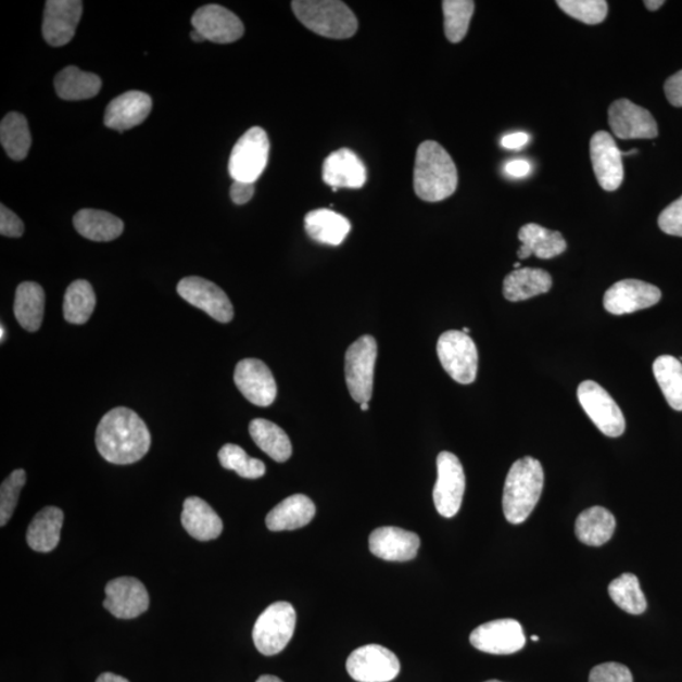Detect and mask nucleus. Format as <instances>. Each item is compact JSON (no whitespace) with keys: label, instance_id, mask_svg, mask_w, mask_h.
<instances>
[{"label":"nucleus","instance_id":"nucleus-1","mask_svg":"<svg viewBox=\"0 0 682 682\" xmlns=\"http://www.w3.org/2000/svg\"><path fill=\"white\" fill-rule=\"evenodd\" d=\"M96 444L106 462L116 465L142 459L151 447V433L135 411L116 407L99 422Z\"/></svg>","mask_w":682,"mask_h":682},{"label":"nucleus","instance_id":"nucleus-2","mask_svg":"<svg viewBox=\"0 0 682 682\" xmlns=\"http://www.w3.org/2000/svg\"><path fill=\"white\" fill-rule=\"evenodd\" d=\"M457 188V169L443 146L426 141L418 146L414 169L416 195L428 203L451 198Z\"/></svg>","mask_w":682,"mask_h":682},{"label":"nucleus","instance_id":"nucleus-3","mask_svg":"<svg viewBox=\"0 0 682 682\" xmlns=\"http://www.w3.org/2000/svg\"><path fill=\"white\" fill-rule=\"evenodd\" d=\"M544 484L545 472L539 460L526 456L512 465L503 490V512L509 523L519 525L530 517Z\"/></svg>","mask_w":682,"mask_h":682},{"label":"nucleus","instance_id":"nucleus-4","mask_svg":"<svg viewBox=\"0 0 682 682\" xmlns=\"http://www.w3.org/2000/svg\"><path fill=\"white\" fill-rule=\"evenodd\" d=\"M291 7L302 25L331 40H346L358 30L355 14L339 0H294Z\"/></svg>","mask_w":682,"mask_h":682},{"label":"nucleus","instance_id":"nucleus-5","mask_svg":"<svg viewBox=\"0 0 682 682\" xmlns=\"http://www.w3.org/2000/svg\"><path fill=\"white\" fill-rule=\"evenodd\" d=\"M296 610L287 602H277L258 617L253 642L262 655L275 656L289 645L296 628Z\"/></svg>","mask_w":682,"mask_h":682},{"label":"nucleus","instance_id":"nucleus-6","mask_svg":"<svg viewBox=\"0 0 682 682\" xmlns=\"http://www.w3.org/2000/svg\"><path fill=\"white\" fill-rule=\"evenodd\" d=\"M378 346L374 337L363 336L348 348L345 379L349 393L355 402H368L374 394L375 366Z\"/></svg>","mask_w":682,"mask_h":682},{"label":"nucleus","instance_id":"nucleus-7","mask_svg":"<svg viewBox=\"0 0 682 682\" xmlns=\"http://www.w3.org/2000/svg\"><path fill=\"white\" fill-rule=\"evenodd\" d=\"M269 139L265 129L253 127L238 139L229 160V174L235 181L255 182L266 169Z\"/></svg>","mask_w":682,"mask_h":682},{"label":"nucleus","instance_id":"nucleus-8","mask_svg":"<svg viewBox=\"0 0 682 682\" xmlns=\"http://www.w3.org/2000/svg\"><path fill=\"white\" fill-rule=\"evenodd\" d=\"M438 355L441 366L455 382L470 384L478 374V351L475 341L459 330H449L439 338Z\"/></svg>","mask_w":682,"mask_h":682},{"label":"nucleus","instance_id":"nucleus-9","mask_svg":"<svg viewBox=\"0 0 682 682\" xmlns=\"http://www.w3.org/2000/svg\"><path fill=\"white\" fill-rule=\"evenodd\" d=\"M578 400L585 414L604 435L619 438L626 430V418L617 402L603 387L584 381L578 387Z\"/></svg>","mask_w":682,"mask_h":682},{"label":"nucleus","instance_id":"nucleus-10","mask_svg":"<svg viewBox=\"0 0 682 682\" xmlns=\"http://www.w3.org/2000/svg\"><path fill=\"white\" fill-rule=\"evenodd\" d=\"M346 671L358 682H390L399 677L401 664L391 649L367 645L356 648L348 657Z\"/></svg>","mask_w":682,"mask_h":682},{"label":"nucleus","instance_id":"nucleus-11","mask_svg":"<svg viewBox=\"0 0 682 682\" xmlns=\"http://www.w3.org/2000/svg\"><path fill=\"white\" fill-rule=\"evenodd\" d=\"M438 480L433 488V503L439 514L445 518L457 515L465 492L464 468L457 456L441 452L438 456Z\"/></svg>","mask_w":682,"mask_h":682},{"label":"nucleus","instance_id":"nucleus-12","mask_svg":"<svg viewBox=\"0 0 682 682\" xmlns=\"http://www.w3.org/2000/svg\"><path fill=\"white\" fill-rule=\"evenodd\" d=\"M177 293L190 305L203 310L214 320L227 324L235 317L227 293L219 286L201 277H186L177 285Z\"/></svg>","mask_w":682,"mask_h":682},{"label":"nucleus","instance_id":"nucleus-13","mask_svg":"<svg viewBox=\"0 0 682 682\" xmlns=\"http://www.w3.org/2000/svg\"><path fill=\"white\" fill-rule=\"evenodd\" d=\"M470 643L485 654L512 655L526 646V637L516 619H497L476 628L470 634Z\"/></svg>","mask_w":682,"mask_h":682},{"label":"nucleus","instance_id":"nucleus-14","mask_svg":"<svg viewBox=\"0 0 682 682\" xmlns=\"http://www.w3.org/2000/svg\"><path fill=\"white\" fill-rule=\"evenodd\" d=\"M193 29L214 43H231L244 35L243 22L238 15L218 4L199 8L191 18Z\"/></svg>","mask_w":682,"mask_h":682},{"label":"nucleus","instance_id":"nucleus-15","mask_svg":"<svg viewBox=\"0 0 682 682\" xmlns=\"http://www.w3.org/2000/svg\"><path fill=\"white\" fill-rule=\"evenodd\" d=\"M623 152L608 131L599 130L592 137L591 159L596 180L603 190L616 191L624 178Z\"/></svg>","mask_w":682,"mask_h":682},{"label":"nucleus","instance_id":"nucleus-16","mask_svg":"<svg viewBox=\"0 0 682 682\" xmlns=\"http://www.w3.org/2000/svg\"><path fill=\"white\" fill-rule=\"evenodd\" d=\"M105 594L103 606L115 618L134 619L149 610V592L136 578L123 577L110 581Z\"/></svg>","mask_w":682,"mask_h":682},{"label":"nucleus","instance_id":"nucleus-17","mask_svg":"<svg viewBox=\"0 0 682 682\" xmlns=\"http://www.w3.org/2000/svg\"><path fill=\"white\" fill-rule=\"evenodd\" d=\"M608 122L614 135L621 139H653L658 136L654 115L628 99L611 103Z\"/></svg>","mask_w":682,"mask_h":682},{"label":"nucleus","instance_id":"nucleus-18","mask_svg":"<svg viewBox=\"0 0 682 682\" xmlns=\"http://www.w3.org/2000/svg\"><path fill=\"white\" fill-rule=\"evenodd\" d=\"M235 382L240 393L255 406L268 407L277 397L273 371L260 359H243L237 364Z\"/></svg>","mask_w":682,"mask_h":682},{"label":"nucleus","instance_id":"nucleus-19","mask_svg":"<svg viewBox=\"0 0 682 682\" xmlns=\"http://www.w3.org/2000/svg\"><path fill=\"white\" fill-rule=\"evenodd\" d=\"M80 0H49L46 2L42 34L45 41L53 48H61L73 40L81 20Z\"/></svg>","mask_w":682,"mask_h":682},{"label":"nucleus","instance_id":"nucleus-20","mask_svg":"<svg viewBox=\"0 0 682 682\" xmlns=\"http://www.w3.org/2000/svg\"><path fill=\"white\" fill-rule=\"evenodd\" d=\"M661 300L658 287L640 280H623L615 283L604 294V307L614 315H624L653 307Z\"/></svg>","mask_w":682,"mask_h":682},{"label":"nucleus","instance_id":"nucleus-21","mask_svg":"<svg viewBox=\"0 0 682 682\" xmlns=\"http://www.w3.org/2000/svg\"><path fill=\"white\" fill-rule=\"evenodd\" d=\"M421 540L399 527H381L370 533V553L386 561H409L417 556Z\"/></svg>","mask_w":682,"mask_h":682},{"label":"nucleus","instance_id":"nucleus-22","mask_svg":"<svg viewBox=\"0 0 682 682\" xmlns=\"http://www.w3.org/2000/svg\"><path fill=\"white\" fill-rule=\"evenodd\" d=\"M323 180L332 191L339 188L361 189L367 181V169L353 151L341 149L325 160Z\"/></svg>","mask_w":682,"mask_h":682},{"label":"nucleus","instance_id":"nucleus-23","mask_svg":"<svg viewBox=\"0 0 682 682\" xmlns=\"http://www.w3.org/2000/svg\"><path fill=\"white\" fill-rule=\"evenodd\" d=\"M152 111V99L142 91H128L106 106L104 123L108 128L124 131L142 124Z\"/></svg>","mask_w":682,"mask_h":682},{"label":"nucleus","instance_id":"nucleus-24","mask_svg":"<svg viewBox=\"0 0 682 682\" xmlns=\"http://www.w3.org/2000/svg\"><path fill=\"white\" fill-rule=\"evenodd\" d=\"M522 243L517 255L519 260L536 255L540 260H552L567 251V240L560 231L548 230L539 224H526L518 232Z\"/></svg>","mask_w":682,"mask_h":682},{"label":"nucleus","instance_id":"nucleus-25","mask_svg":"<svg viewBox=\"0 0 682 682\" xmlns=\"http://www.w3.org/2000/svg\"><path fill=\"white\" fill-rule=\"evenodd\" d=\"M316 514L314 502L304 494H293L269 512L267 529L274 532L293 531L313 521Z\"/></svg>","mask_w":682,"mask_h":682},{"label":"nucleus","instance_id":"nucleus-26","mask_svg":"<svg viewBox=\"0 0 682 682\" xmlns=\"http://www.w3.org/2000/svg\"><path fill=\"white\" fill-rule=\"evenodd\" d=\"M184 529L198 541L218 539L223 532L222 518L204 500L190 497L184 502Z\"/></svg>","mask_w":682,"mask_h":682},{"label":"nucleus","instance_id":"nucleus-27","mask_svg":"<svg viewBox=\"0 0 682 682\" xmlns=\"http://www.w3.org/2000/svg\"><path fill=\"white\" fill-rule=\"evenodd\" d=\"M305 229L315 242L338 247L351 232L352 224L330 209H317L305 216Z\"/></svg>","mask_w":682,"mask_h":682},{"label":"nucleus","instance_id":"nucleus-28","mask_svg":"<svg viewBox=\"0 0 682 682\" xmlns=\"http://www.w3.org/2000/svg\"><path fill=\"white\" fill-rule=\"evenodd\" d=\"M553 278L544 269L519 268L503 281V294L510 302H519L539 296L552 290Z\"/></svg>","mask_w":682,"mask_h":682},{"label":"nucleus","instance_id":"nucleus-29","mask_svg":"<svg viewBox=\"0 0 682 682\" xmlns=\"http://www.w3.org/2000/svg\"><path fill=\"white\" fill-rule=\"evenodd\" d=\"M64 512L58 507H46L30 522L27 531V542L37 553H51L56 548L61 538Z\"/></svg>","mask_w":682,"mask_h":682},{"label":"nucleus","instance_id":"nucleus-30","mask_svg":"<svg viewBox=\"0 0 682 682\" xmlns=\"http://www.w3.org/2000/svg\"><path fill=\"white\" fill-rule=\"evenodd\" d=\"M616 518L607 508L592 507L581 512L576 522V534L588 546H602L614 538Z\"/></svg>","mask_w":682,"mask_h":682},{"label":"nucleus","instance_id":"nucleus-31","mask_svg":"<svg viewBox=\"0 0 682 682\" xmlns=\"http://www.w3.org/2000/svg\"><path fill=\"white\" fill-rule=\"evenodd\" d=\"M77 232L92 242H112L119 238L124 224L115 215L94 209H84L74 216Z\"/></svg>","mask_w":682,"mask_h":682},{"label":"nucleus","instance_id":"nucleus-32","mask_svg":"<svg viewBox=\"0 0 682 682\" xmlns=\"http://www.w3.org/2000/svg\"><path fill=\"white\" fill-rule=\"evenodd\" d=\"M45 291L36 282H23L15 292L14 315L27 331L40 330L45 315Z\"/></svg>","mask_w":682,"mask_h":682},{"label":"nucleus","instance_id":"nucleus-33","mask_svg":"<svg viewBox=\"0 0 682 682\" xmlns=\"http://www.w3.org/2000/svg\"><path fill=\"white\" fill-rule=\"evenodd\" d=\"M55 89L62 100L77 102V100L97 97L102 89V80L96 74L81 72L76 66H68L55 77Z\"/></svg>","mask_w":682,"mask_h":682},{"label":"nucleus","instance_id":"nucleus-34","mask_svg":"<svg viewBox=\"0 0 682 682\" xmlns=\"http://www.w3.org/2000/svg\"><path fill=\"white\" fill-rule=\"evenodd\" d=\"M251 437L263 453L277 463H285L292 455L291 440L280 426L265 418H255L250 425Z\"/></svg>","mask_w":682,"mask_h":682},{"label":"nucleus","instance_id":"nucleus-35","mask_svg":"<svg viewBox=\"0 0 682 682\" xmlns=\"http://www.w3.org/2000/svg\"><path fill=\"white\" fill-rule=\"evenodd\" d=\"M0 142L12 160H25L33 143L26 116L20 113L7 114L0 124Z\"/></svg>","mask_w":682,"mask_h":682},{"label":"nucleus","instance_id":"nucleus-36","mask_svg":"<svg viewBox=\"0 0 682 682\" xmlns=\"http://www.w3.org/2000/svg\"><path fill=\"white\" fill-rule=\"evenodd\" d=\"M96 306V292L88 281L77 280L67 287L64 299V317L67 323H88Z\"/></svg>","mask_w":682,"mask_h":682},{"label":"nucleus","instance_id":"nucleus-37","mask_svg":"<svg viewBox=\"0 0 682 682\" xmlns=\"http://www.w3.org/2000/svg\"><path fill=\"white\" fill-rule=\"evenodd\" d=\"M654 375L670 407L682 411V363L675 356H658Z\"/></svg>","mask_w":682,"mask_h":682},{"label":"nucleus","instance_id":"nucleus-38","mask_svg":"<svg viewBox=\"0 0 682 682\" xmlns=\"http://www.w3.org/2000/svg\"><path fill=\"white\" fill-rule=\"evenodd\" d=\"M608 593L611 601L627 614L639 616L647 609L646 596L642 592L639 578L633 573H623L611 581Z\"/></svg>","mask_w":682,"mask_h":682},{"label":"nucleus","instance_id":"nucleus-39","mask_svg":"<svg viewBox=\"0 0 682 682\" xmlns=\"http://www.w3.org/2000/svg\"><path fill=\"white\" fill-rule=\"evenodd\" d=\"M476 3L471 0H445L443 2L445 36L452 43H459L468 34Z\"/></svg>","mask_w":682,"mask_h":682},{"label":"nucleus","instance_id":"nucleus-40","mask_svg":"<svg viewBox=\"0 0 682 682\" xmlns=\"http://www.w3.org/2000/svg\"><path fill=\"white\" fill-rule=\"evenodd\" d=\"M219 460L224 469L236 471L245 479H258L266 475V465L248 455L242 447L227 444L220 449Z\"/></svg>","mask_w":682,"mask_h":682},{"label":"nucleus","instance_id":"nucleus-41","mask_svg":"<svg viewBox=\"0 0 682 682\" xmlns=\"http://www.w3.org/2000/svg\"><path fill=\"white\" fill-rule=\"evenodd\" d=\"M560 10L585 25H599L606 21L608 3L604 0H557Z\"/></svg>","mask_w":682,"mask_h":682},{"label":"nucleus","instance_id":"nucleus-42","mask_svg":"<svg viewBox=\"0 0 682 682\" xmlns=\"http://www.w3.org/2000/svg\"><path fill=\"white\" fill-rule=\"evenodd\" d=\"M26 471L17 469L4 479L0 487V526L4 527L13 516L23 487L26 485Z\"/></svg>","mask_w":682,"mask_h":682},{"label":"nucleus","instance_id":"nucleus-43","mask_svg":"<svg viewBox=\"0 0 682 682\" xmlns=\"http://www.w3.org/2000/svg\"><path fill=\"white\" fill-rule=\"evenodd\" d=\"M589 682H633V677L627 666L608 662L595 666Z\"/></svg>","mask_w":682,"mask_h":682},{"label":"nucleus","instance_id":"nucleus-44","mask_svg":"<svg viewBox=\"0 0 682 682\" xmlns=\"http://www.w3.org/2000/svg\"><path fill=\"white\" fill-rule=\"evenodd\" d=\"M658 227H660L666 235L682 237V197L673 201V203L666 207L660 216H658Z\"/></svg>","mask_w":682,"mask_h":682},{"label":"nucleus","instance_id":"nucleus-45","mask_svg":"<svg viewBox=\"0 0 682 682\" xmlns=\"http://www.w3.org/2000/svg\"><path fill=\"white\" fill-rule=\"evenodd\" d=\"M25 232L22 220L10 209L0 206V235L10 238H20Z\"/></svg>","mask_w":682,"mask_h":682},{"label":"nucleus","instance_id":"nucleus-46","mask_svg":"<svg viewBox=\"0 0 682 682\" xmlns=\"http://www.w3.org/2000/svg\"><path fill=\"white\" fill-rule=\"evenodd\" d=\"M665 94L671 105L682 108V70L666 80Z\"/></svg>","mask_w":682,"mask_h":682},{"label":"nucleus","instance_id":"nucleus-47","mask_svg":"<svg viewBox=\"0 0 682 682\" xmlns=\"http://www.w3.org/2000/svg\"><path fill=\"white\" fill-rule=\"evenodd\" d=\"M254 184L244 181H235L230 188V198L232 203L237 205H244L250 203L254 195Z\"/></svg>","mask_w":682,"mask_h":682},{"label":"nucleus","instance_id":"nucleus-48","mask_svg":"<svg viewBox=\"0 0 682 682\" xmlns=\"http://www.w3.org/2000/svg\"><path fill=\"white\" fill-rule=\"evenodd\" d=\"M506 174L510 177H525L530 174L531 165L525 160L509 161L505 166Z\"/></svg>","mask_w":682,"mask_h":682},{"label":"nucleus","instance_id":"nucleus-49","mask_svg":"<svg viewBox=\"0 0 682 682\" xmlns=\"http://www.w3.org/2000/svg\"><path fill=\"white\" fill-rule=\"evenodd\" d=\"M529 135L518 131V134L508 135L503 137L502 146L507 150H521L527 143H529Z\"/></svg>","mask_w":682,"mask_h":682},{"label":"nucleus","instance_id":"nucleus-50","mask_svg":"<svg viewBox=\"0 0 682 682\" xmlns=\"http://www.w3.org/2000/svg\"><path fill=\"white\" fill-rule=\"evenodd\" d=\"M97 682H130L119 675H115L112 672H104L97 679Z\"/></svg>","mask_w":682,"mask_h":682},{"label":"nucleus","instance_id":"nucleus-51","mask_svg":"<svg viewBox=\"0 0 682 682\" xmlns=\"http://www.w3.org/2000/svg\"><path fill=\"white\" fill-rule=\"evenodd\" d=\"M664 4V0H647V2H645L647 10L653 12L660 10Z\"/></svg>","mask_w":682,"mask_h":682},{"label":"nucleus","instance_id":"nucleus-52","mask_svg":"<svg viewBox=\"0 0 682 682\" xmlns=\"http://www.w3.org/2000/svg\"><path fill=\"white\" fill-rule=\"evenodd\" d=\"M257 682H283L280 678L277 677H273V675H263L261 677Z\"/></svg>","mask_w":682,"mask_h":682},{"label":"nucleus","instance_id":"nucleus-53","mask_svg":"<svg viewBox=\"0 0 682 682\" xmlns=\"http://www.w3.org/2000/svg\"><path fill=\"white\" fill-rule=\"evenodd\" d=\"M191 40L195 42H203L205 41V38L201 36L198 30L193 29L191 33Z\"/></svg>","mask_w":682,"mask_h":682},{"label":"nucleus","instance_id":"nucleus-54","mask_svg":"<svg viewBox=\"0 0 682 682\" xmlns=\"http://www.w3.org/2000/svg\"><path fill=\"white\" fill-rule=\"evenodd\" d=\"M5 336H7V331H5L4 325H2V327H0V340H2V343L4 341Z\"/></svg>","mask_w":682,"mask_h":682},{"label":"nucleus","instance_id":"nucleus-55","mask_svg":"<svg viewBox=\"0 0 682 682\" xmlns=\"http://www.w3.org/2000/svg\"><path fill=\"white\" fill-rule=\"evenodd\" d=\"M361 408H362V411H368V408H369V403H368V402H364V403H362Z\"/></svg>","mask_w":682,"mask_h":682},{"label":"nucleus","instance_id":"nucleus-56","mask_svg":"<svg viewBox=\"0 0 682 682\" xmlns=\"http://www.w3.org/2000/svg\"><path fill=\"white\" fill-rule=\"evenodd\" d=\"M531 640H532V641H534V642L540 641V639L538 637V635H532Z\"/></svg>","mask_w":682,"mask_h":682},{"label":"nucleus","instance_id":"nucleus-57","mask_svg":"<svg viewBox=\"0 0 682 682\" xmlns=\"http://www.w3.org/2000/svg\"><path fill=\"white\" fill-rule=\"evenodd\" d=\"M485 682H502V681H498V680H490V681H485Z\"/></svg>","mask_w":682,"mask_h":682}]
</instances>
